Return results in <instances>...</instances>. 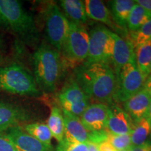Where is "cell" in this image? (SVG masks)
I'll return each instance as SVG.
<instances>
[{
    "label": "cell",
    "instance_id": "cell-1",
    "mask_svg": "<svg viewBox=\"0 0 151 151\" xmlns=\"http://www.w3.org/2000/svg\"><path fill=\"white\" fill-rule=\"evenodd\" d=\"M73 78L94 104H113L116 75L109 64L84 62L73 69Z\"/></svg>",
    "mask_w": 151,
    "mask_h": 151
},
{
    "label": "cell",
    "instance_id": "cell-2",
    "mask_svg": "<svg viewBox=\"0 0 151 151\" xmlns=\"http://www.w3.org/2000/svg\"><path fill=\"white\" fill-rule=\"evenodd\" d=\"M34 78L41 91L53 92L62 75L61 53L46 41L40 43L33 55Z\"/></svg>",
    "mask_w": 151,
    "mask_h": 151
},
{
    "label": "cell",
    "instance_id": "cell-3",
    "mask_svg": "<svg viewBox=\"0 0 151 151\" xmlns=\"http://www.w3.org/2000/svg\"><path fill=\"white\" fill-rule=\"evenodd\" d=\"M0 26L24 42L38 40V30L32 15L16 0H0Z\"/></svg>",
    "mask_w": 151,
    "mask_h": 151
},
{
    "label": "cell",
    "instance_id": "cell-4",
    "mask_svg": "<svg viewBox=\"0 0 151 151\" xmlns=\"http://www.w3.org/2000/svg\"><path fill=\"white\" fill-rule=\"evenodd\" d=\"M0 92L27 97L41 94L33 76L17 63L0 66Z\"/></svg>",
    "mask_w": 151,
    "mask_h": 151
},
{
    "label": "cell",
    "instance_id": "cell-5",
    "mask_svg": "<svg viewBox=\"0 0 151 151\" xmlns=\"http://www.w3.org/2000/svg\"><path fill=\"white\" fill-rule=\"evenodd\" d=\"M89 46V32L84 24L69 21V29L62 46L64 62L76 68L86 61Z\"/></svg>",
    "mask_w": 151,
    "mask_h": 151
},
{
    "label": "cell",
    "instance_id": "cell-6",
    "mask_svg": "<svg viewBox=\"0 0 151 151\" xmlns=\"http://www.w3.org/2000/svg\"><path fill=\"white\" fill-rule=\"evenodd\" d=\"M43 14L46 42L60 52L69 32V20L53 1L46 4Z\"/></svg>",
    "mask_w": 151,
    "mask_h": 151
},
{
    "label": "cell",
    "instance_id": "cell-7",
    "mask_svg": "<svg viewBox=\"0 0 151 151\" xmlns=\"http://www.w3.org/2000/svg\"><path fill=\"white\" fill-rule=\"evenodd\" d=\"M113 34V32L104 25L94 26L89 32L88 53L85 62L110 65L114 46Z\"/></svg>",
    "mask_w": 151,
    "mask_h": 151
},
{
    "label": "cell",
    "instance_id": "cell-8",
    "mask_svg": "<svg viewBox=\"0 0 151 151\" xmlns=\"http://www.w3.org/2000/svg\"><path fill=\"white\" fill-rule=\"evenodd\" d=\"M116 86L113 101L123 103L143 88L145 78L135 62L124 65L116 73Z\"/></svg>",
    "mask_w": 151,
    "mask_h": 151
},
{
    "label": "cell",
    "instance_id": "cell-9",
    "mask_svg": "<svg viewBox=\"0 0 151 151\" xmlns=\"http://www.w3.org/2000/svg\"><path fill=\"white\" fill-rule=\"evenodd\" d=\"M58 101L62 110L81 117L87 107L90 100L73 78L69 77L66 81L58 95Z\"/></svg>",
    "mask_w": 151,
    "mask_h": 151
},
{
    "label": "cell",
    "instance_id": "cell-10",
    "mask_svg": "<svg viewBox=\"0 0 151 151\" xmlns=\"http://www.w3.org/2000/svg\"><path fill=\"white\" fill-rule=\"evenodd\" d=\"M108 105L104 104H89L80 117L81 121L90 133L106 131Z\"/></svg>",
    "mask_w": 151,
    "mask_h": 151
},
{
    "label": "cell",
    "instance_id": "cell-11",
    "mask_svg": "<svg viewBox=\"0 0 151 151\" xmlns=\"http://www.w3.org/2000/svg\"><path fill=\"white\" fill-rule=\"evenodd\" d=\"M106 131L113 134H131L135 122L127 112L116 104L108 105Z\"/></svg>",
    "mask_w": 151,
    "mask_h": 151
},
{
    "label": "cell",
    "instance_id": "cell-12",
    "mask_svg": "<svg viewBox=\"0 0 151 151\" xmlns=\"http://www.w3.org/2000/svg\"><path fill=\"white\" fill-rule=\"evenodd\" d=\"M3 134L18 151H53L52 147L44 145L20 127L10 128Z\"/></svg>",
    "mask_w": 151,
    "mask_h": 151
},
{
    "label": "cell",
    "instance_id": "cell-13",
    "mask_svg": "<svg viewBox=\"0 0 151 151\" xmlns=\"http://www.w3.org/2000/svg\"><path fill=\"white\" fill-rule=\"evenodd\" d=\"M113 36L114 46L110 65L116 74L124 65L135 62V52L134 48L129 40L124 39L115 32Z\"/></svg>",
    "mask_w": 151,
    "mask_h": 151
},
{
    "label": "cell",
    "instance_id": "cell-14",
    "mask_svg": "<svg viewBox=\"0 0 151 151\" xmlns=\"http://www.w3.org/2000/svg\"><path fill=\"white\" fill-rule=\"evenodd\" d=\"M29 113L20 106L0 101V133L27 121Z\"/></svg>",
    "mask_w": 151,
    "mask_h": 151
},
{
    "label": "cell",
    "instance_id": "cell-15",
    "mask_svg": "<svg viewBox=\"0 0 151 151\" xmlns=\"http://www.w3.org/2000/svg\"><path fill=\"white\" fill-rule=\"evenodd\" d=\"M65 124L64 139L69 142L86 143L89 141L90 132L86 129L80 117L62 110Z\"/></svg>",
    "mask_w": 151,
    "mask_h": 151
},
{
    "label": "cell",
    "instance_id": "cell-16",
    "mask_svg": "<svg viewBox=\"0 0 151 151\" xmlns=\"http://www.w3.org/2000/svg\"><path fill=\"white\" fill-rule=\"evenodd\" d=\"M151 97L148 92L143 89L122 103L125 112L137 122L145 117L148 113Z\"/></svg>",
    "mask_w": 151,
    "mask_h": 151
},
{
    "label": "cell",
    "instance_id": "cell-17",
    "mask_svg": "<svg viewBox=\"0 0 151 151\" xmlns=\"http://www.w3.org/2000/svg\"><path fill=\"white\" fill-rule=\"evenodd\" d=\"M84 4L88 18L104 24L113 29H117L116 25L113 21L110 10L106 6L103 1L99 0H86Z\"/></svg>",
    "mask_w": 151,
    "mask_h": 151
},
{
    "label": "cell",
    "instance_id": "cell-18",
    "mask_svg": "<svg viewBox=\"0 0 151 151\" xmlns=\"http://www.w3.org/2000/svg\"><path fill=\"white\" fill-rule=\"evenodd\" d=\"M60 8L69 21L84 24L88 21L83 1L81 0H61Z\"/></svg>",
    "mask_w": 151,
    "mask_h": 151
},
{
    "label": "cell",
    "instance_id": "cell-19",
    "mask_svg": "<svg viewBox=\"0 0 151 151\" xmlns=\"http://www.w3.org/2000/svg\"><path fill=\"white\" fill-rule=\"evenodd\" d=\"M134 4L135 1L133 0H114L111 1L110 12L116 27L121 29L127 27L128 17Z\"/></svg>",
    "mask_w": 151,
    "mask_h": 151
},
{
    "label": "cell",
    "instance_id": "cell-20",
    "mask_svg": "<svg viewBox=\"0 0 151 151\" xmlns=\"http://www.w3.org/2000/svg\"><path fill=\"white\" fill-rule=\"evenodd\" d=\"M47 126L52 137L56 139L58 143L64 139L65 135V124L62 109L58 106H53L50 109V116L47 120Z\"/></svg>",
    "mask_w": 151,
    "mask_h": 151
},
{
    "label": "cell",
    "instance_id": "cell-21",
    "mask_svg": "<svg viewBox=\"0 0 151 151\" xmlns=\"http://www.w3.org/2000/svg\"><path fill=\"white\" fill-rule=\"evenodd\" d=\"M134 52L136 65L146 81L151 64V41L137 46Z\"/></svg>",
    "mask_w": 151,
    "mask_h": 151
},
{
    "label": "cell",
    "instance_id": "cell-22",
    "mask_svg": "<svg viewBox=\"0 0 151 151\" xmlns=\"http://www.w3.org/2000/svg\"><path fill=\"white\" fill-rule=\"evenodd\" d=\"M150 20V13L135 2L128 17L127 27L130 32H134Z\"/></svg>",
    "mask_w": 151,
    "mask_h": 151
},
{
    "label": "cell",
    "instance_id": "cell-23",
    "mask_svg": "<svg viewBox=\"0 0 151 151\" xmlns=\"http://www.w3.org/2000/svg\"><path fill=\"white\" fill-rule=\"evenodd\" d=\"M24 131L48 147H52V136L47 124L39 122L29 123L24 125Z\"/></svg>",
    "mask_w": 151,
    "mask_h": 151
},
{
    "label": "cell",
    "instance_id": "cell-24",
    "mask_svg": "<svg viewBox=\"0 0 151 151\" xmlns=\"http://www.w3.org/2000/svg\"><path fill=\"white\" fill-rule=\"evenodd\" d=\"M151 134V122L146 117L135 122L131 137L132 146H139L148 141Z\"/></svg>",
    "mask_w": 151,
    "mask_h": 151
},
{
    "label": "cell",
    "instance_id": "cell-25",
    "mask_svg": "<svg viewBox=\"0 0 151 151\" xmlns=\"http://www.w3.org/2000/svg\"><path fill=\"white\" fill-rule=\"evenodd\" d=\"M129 41L134 49L143 43L151 41V20L134 32H130Z\"/></svg>",
    "mask_w": 151,
    "mask_h": 151
},
{
    "label": "cell",
    "instance_id": "cell-26",
    "mask_svg": "<svg viewBox=\"0 0 151 151\" xmlns=\"http://www.w3.org/2000/svg\"><path fill=\"white\" fill-rule=\"evenodd\" d=\"M106 141H108L113 148L118 151L129 150L132 146L130 134H113L108 132Z\"/></svg>",
    "mask_w": 151,
    "mask_h": 151
},
{
    "label": "cell",
    "instance_id": "cell-27",
    "mask_svg": "<svg viewBox=\"0 0 151 151\" xmlns=\"http://www.w3.org/2000/svg\"><path fill=\"white\" fill-rule=\"evenodd\" d=\"M55 151H88L86 143L69 142L63 139L58 143Z\"/></svg>",
    "mask_w": 151,
    "mask_h": 151
},
{
    "label": "cell",
    "instance_id": "cell-28",
    "mask_svg": "<svg viewBox=\"0 0 151 151\" xmlns=\"http://www.w3.org/2000/svg\"><path fill=\"white\" fill-rule=\"evenodd\" d=\"M16 149L3 133H0V151H15Z\"/></svg>",
    "mask_w": 151,
    "mask_h": 151
},
{
    "label": "cell",
    "instance_id": "cell-29",
    "mask_svg": "<svg viewBox=\"0 0 151 151\" xmlns=\"http://www.w3.org/2000/svg\"><path fill=\"white\" fill-rule=\"evenodd\" d=\"M128 151H151V141H146L139 146H132Z\"/></svg>",
    "mask_w": 151,
    "mask_h": 151
},
{
    "label": "cell",
    "instance_id": "cell-30",
    "mask_svg": "<svg viewBox=\"0 0 151 151\" xmlns=\"http://www.w3.org/2000/svg\"><path fill=\"white\" fill-rule=\"evenodd\" d=\"M97 144L99 151H118L106 140L101 141V142L98 143Z\"/></svg>",
    "mask_w": 151,
    "mask_h": 151
},
{
    "label": "cell",
    "instance_id": "cell-31",
    "mask_svg": "<svg viewBox=\"0 0 151 151\" xmlns=\"http://www.w3.org/2000/svg\"><path fill=\"white\" fill-rule=\"evenodd\" d=\"M86 144L88 146V151H99L97 143L88 141L86 142Z\"/></svg>",
    "mask_w": 151,
    "mask_h": 151
},
{
    "label": "cell",
    "instance_id": "cell-32",
    "mask_svg": "<svg viewBox=\"0 0 151 151\" xmlns=\"http://www.w3.org/2000/svg\"><path fill=\"white\" fill-rule=\"evenodd\" d=\"M143 89L150 94L151 97V78H147L145 81L144 86H143Z\"/></svg>",
    "mask_w": 151,
    "mask_h": 151
},
{
    "label": "cell",
    "instance_id": "cell-33",
    "mask_svg": "<svg viewBox=\"0 0 151 151\" xmlns=\"http://www.w3.org/2000/svg\"><path fill=\"white\" fill-rule=\"evenodd\" d=\"M146 118H148V120L151 122V99H150V105H149V108H148V113H147V115H146Z\"/></svg>",
    "mask_w": 151,
    "mask_h": 151
},
{
    "label": "cell",
    "instance_id": "cell-34",
    "mask_svg": "<svg viewBox=\"0 0 151 151\" xmlns=\"http://www.w3.org/2000/svg\"><path fill=\"white\" fill-rule=\"evenodd\" d=\"M4 62V54L1 52V48H0V65Z\"/></svg>",
    "mask_w": 151,
    "mask_h": 151
},
{
    "label": "cell",
    "instance_id": "cell-35",
    "mask_svg": "<svg viewBox=\"0 0 151 151\" xmlns=\"http://www.w3.org/2000/svg\"><path fill=\"white\" fill-rule=\"evenodd\" d=\"M3 44H4L3 39H2V37H1V36L0 35V48H1V46H3Z\"/></svg>",
    "mask_w": 151,
    "mask_h": 151
},
{
    "label": "cell",
    "instance_id": "cell-36",
    "mask_svg": "<svg viewBox=\"0 0 151 151\" xmlns=\"http://www.w3.org/2000/svg\"><path fill=\"white\" fill-rule=\"evenodd\" d=\"M147 78H151V64H150V70H149V74H148V76Z\"/></svg>",
    "mask_w": 151,
    "mask_h": 151
},
{
    "label": "cell",
    "instance_id": "cell-37",
    "mask_svg": "<svg viewBox=\"0 0 151 151\" xmlns=\"http://www.w3.org/2000/svg\"><path fill=\"white\" fill-rule=\"evenodd\" d=\"M120 151H128V150H120Z\"/></svg>",
    "mask_w": 151,
    "mask_h": 151
},
{
    "label": "cell",
    "instance_id": "cell-38",
    "mask_svg": "<svg viewBox=\"0 0 151 151\" xmlns=\"http://www.w3.org/2000/svg\"><path fill=\"white\" fill-rule=\"evenodd\" d=\"M15 151H18V150H15Z\"/></svg>",
    "mask_w": 151,
    "mask_h": 151
}]
</instances>
